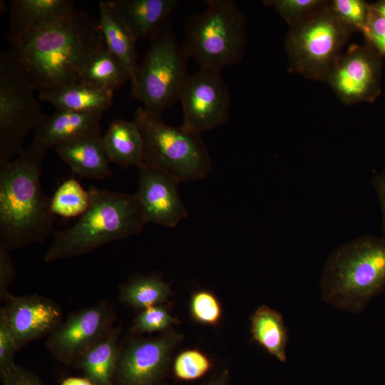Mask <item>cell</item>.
Returning a JSON list of instances; mask_svg holds the SVG:
<instances>
[{
  "mask_svg": "<svg viewBox=\"0 0 385 385\" xmlns=\"http://www.w3.org/2000/svg\"><path fill=\"white\" fill-rule=\"evenodd\" d=\"M10 43L15 61L39 93L78 83L86 64L106 48L98 21L76 9Z\"/></svg>",
  "mask_w": 385,
  "mask_h": 385,
  "instance_id": "6da1fadb",
  "label": "cell"
},
{
  "mask_svg": "<svg viewBox=\"0 0 385 385\" xmlns=\"http://www.w3.org/2000/svg\"><path fill=\"white\" fill-rule=\"evenodd\" d=\"M46 153L31 145L0 166V245L9 250L53 235L51 197L41 183Z\"/></svg>",
  "mask_w": 385,
  "mask_h": 385,
  "instance_id": "7a4b0ae2",
  "label": "cell"
},
{
  "mask_svg": "<svg viewBox=\"0 0 385 385\" xmlns=\"http://www.w3.org/2000/svg\"><path fill=\"white\" fill-rule=\"evenodd\" d=\"M385 289V237L364 235L338 246L324 265L320 295L326 304L361 313Z\"/></svg>",
  "mask_w": 385,
  "mask_h": 385,
  "instance_id": "3957f363",
  "label": "cell"
},
{
  "mask_svg": "<svg viewBox=\"0 0 385 385\" xmlns=\"http://www.w3.org/2000/svg\"><path fill=\"white\" fill-rule=\"evenodd\" d=\"M91 205L71 227L55 232L43 256L46 262L89 253L140 232L146 224L135 194L89 189Z\"/></svg>",
  "mask_w": 385,
  "mask_h": 385,
  "instance_id": "277c9868",
  "label": "cell"
},
{
  "mask_svg": "<svg viewBox=\"0 0 385 385\" xmlns=\"http://www.w3.org/2000/svg\"><path fill=\"white\" fill-rule=\"evenodd\" d=\"M205 11L185 21L183 50L200 68L220 71L237 63L246 44L245 17L232 0H207Z\"/></svg>",
  "mask_w": 385,
  "mask_h": 385,
  "instance_id": "5b68a950",
  "label": "cell"
},
{
  "mask_svg": "<svg viewBox=\"0 0 385 385\" xmlns=\"http://www.w3.org/2000/svg\"><path fill=\"white\" fill-rule=\"evenodd\" d=\"M144 142L143 163L170 175L179 183L205 178L212 167L208 150L200 135L182 126L165 124L138 107L134 114Z\"/></svg>",
  "mask_w": 385,
  "mask_h": 385,
  "instance_id": "8992f818",
  "label": "cell"
},
{
  "mask_svg": "<svg viewBox=\"0 0 385 385\" xmlns=\"http://www.w3.org/2000/svg\"><path fill=\"white\" fill-rule=\"evenodd\" d=\"M151 38V45L136 77L131 83L130 95L145 111L156 116L180 98L190 76L187 60L169 21Z\"/></svg>",
  "mask_w": 385,
  "mask_h": 385,
  "instance_id": "52a82bcc",
  "label": "cell"
},
{
  "mask_svg": "<svg viewBox=\"0 0 385 385\" xmlns=\"http://www.w3.org/2000/svg\"><path fill=\"white\" fill-rule=\"evenodd\" d=\"M329 4L307 20L289 28L284 39L289 72L326 82L343 47L356 31L334 15Z\"/></svg>",
  "mask_w": 385,
  "mask_h": 385,
  "instance_id": "ba28073f",
  "label": "cell"
},
{
  "mask_svg": "<svg viewBox=\"0 0 385 385\" xmlns=\"http://www.w3.org/2000/svg\"><path fill=\"white\" fill-rule=\"evenodd\" d=\"M34 87L15 61L11 50L0 55V166L25 149L29 131L43 118Z\"/></svg>",
  "mask_w": 385,
  "mask_h": 385,
  "instance_id": "9c48e42d",
  "label": "cell"
},
{
  "mask_svg": "<svg viewBox=\"0 0 385 385\" xmlns=\"http://www.w3.org/2000/svg\"><path fill=\"white\" fill-rule=\"evenodd\" d=\"M179 100L183 111L181 126L194 133L201 135L227 120L230 96L220 71L200 68L190 76Z\"/></svg>",
  "mask_w": 385,
  "mask_h": 385,
  "instance_id": "30bf717a",
  "label": "cell"
},
{
  "mask_svg": "<svg viewBox=\"0 0 385 385\" xmlns=\"http://www.w3.org/2000/svg\"><path fill=\"white\" fill-rule=\"evenodd\" d=\"M115 314L106 301L70 314L46 340V346L58 361L73 365L76 359L113 328Z\"/></svg>",
  "mask_w": 385,
  "mask_h": 385,
  "instance_id": "8fae6325",
  "label": "cell"
},
{
  "mask_svg": "<svg viewBox=\"0 0 385 385\" xmlns=\"http://www.w3.org/2000/svg\"><path fill=\"white\" fill-rule=\"evenodd\" d=\"M182 335L168 330L159 336L130 341L120 348L114 385H158Z\"/></svg>",
  "mask_w": 385,
  "mask_h": 385,
  "instance_id": "7c38bea8",
  "label": "cell"
},
{
  "mask_svg": "<svg viewBox=\"0 0 385 385\" xmlns=\"http://www.w3.org/2000/svg\"><path fill=\"white\" fill-rule=\"evenodd\" d=\"M381 58L367 43L351 45L341 55L326 82L346 105L373 102L381 93Z\"/></svg>",
  "mask_w": 385,
  "mask_h": 385,
  "instance_id": "4fadbf2b",
  "label": "cell"
},
{
  "mask_svg": "<svg viewBox=\"0 0 385 385\" xmlns=\"http://www.w3.org/2000/svg\"><path fill=\"white\" fill-rule=\"evenodd\" d=\"M0 319L9 327L19 348L48 336L63 322L61 307L38 294L14 296L11 293L0 309Z\"/></svg>",
  "mask_w": 385,
  "mask_h": 385,
  "instance_id": "5bb4252c",
  "label": "cell"
},
{
  "mask_svg": "<svg viewBox=\"0 0 385 385\" xmlns=\"http://www.w3.org/2000/svg\"><path fill=\"white\" fill-rule=\"evenodd\" d=\"M135 197L146 223L174 227L188 215L178 192L179 182L167 173L142 163Z\"/></svg>",
  "mask_w": 385,
  "mask_h": 385,
  "instance_id": "9a60e30c",
  "label": "cell"
},
{
  "mask_svg": "<svg viewBox=\"0 0 385 385\" xmlns=\"http://www.w3.org/2000/svg\"><path fill=\"white\" fill-rule=\"evenodd\" d=\"M102 112L58 110L45 115L36 126L31 146L46 153L70 139L100 132Z\"/></svg>",
  "mask_w": 385,
  "mask_h": 385,
  "instance_id": "2e32d148",
  "label": "cell"
},
{
  "mask_svg": "<svg viewBox=\"0 0 385 385\" xmlns=\"http://www.w3.org/2000/svg\"><path fill=\"white\" fill-rule=\"evenodd\" d=\"M59 157L80 177L101 180L112 175L101 132L81 135L55 147Z\"/></svg>",
  "mask_w": 385,
  "mask_h": 385,
  "instance_id": "e0dca14e",
  "label": "cell"
},
{
  "mask_svg": "<svg viewBox=\"0 0 385 385\" xmlns=\"http://www.w3.org/2000/svg\"><path fill=\"white\" fill-rule=\"evenodd\" d=\"M178 0H112L108 3L136 41L153 37L169 21Z\"/></svg>",
  "mask_w": 385,
  "mask_h": 385,
  "instance_id": "ac0fdd59",
  "label": "cell"
},
{
  "mask_svg": "<svg viewBox=\"0 0 385 385\" xmlns=\"http://www.w3.org/2000/svg\"><path fill=\"white\" fill-rule=\"evenodd\" d=\"M70 0H12L10 2L11 41L29 31L66 16L74 10Z\"/></svg>",
  "mask_w": 385,
  "mask_h": 385,
  "instance_id": "d6986e66",
  "label": "cell"
},
{
  "mask_svg": "<svg viewBox=\"0 0 385 385\" xmlns=\"http://www.w3.org/2000/svg\"><path fill=\"white\" fill-rule=\"evenodd\" d=\"M120 328L113 327L103 339L93 345L74 361L84 376L93 385H114L119 356Z\"/></svg>",
  "mask_w": 385,
  "mask_h": 385,
  "instance_id": "ffe728a7",
  "label": "cell"
},
{
  "mask_svg": "<svg viewBox=\"0 0 385 385\" xmlns=\"http://www.w3.org/2000/svg\"><path fill=\"white\" fill-rule=\"evenodd\" d=\"M98 24L106 48L125 66L133 83L139 64L136 52V40L119 19L108 1L98 2Z\"/></svg>",
  "mask_w": 385,
  "mask_h": 385,
  "instance_id": "44dd1931",
  "label": "cell"
},
{
  "mask_svg": "<svg viewBox=\"0 0 385 385\" xmlns=\"http://www.w3.org/2000/svg\"><path fill=\"white\" fill-rule=\"evenodd\" d=\"M103 142L110 162L125 167L143 163L144 142L134 120H114L103 135Z\"/></svg>",
  "mask_w": 385,
  "mask_h": 385,
  "instance_id": "7402d4cb",
  "label": "cell"
},
{
  "mask_svg": "<svg viewBox=\"0 0 385 385\" xmlns=\"http://www.w3.org/2000/svg\"><path fill=\"white\" fill-rule=\"evenodd\" d=\"M114 92L81 83H73L57 91L40 93L39 100L58 110L102 112L111 107Z\"/></svg>",
  "mask_w": 385,
  "mask_h": 385,
  "instance_id": "603a6c76",
  "label": "cell"
},
{
  "mask_svg": "<svg viewBox=\"0 0 385 385\" xmlns=\"http://www.w3.org/2000/svg\"><path fill=\"white\" fill-rule=\"evenodd\" d=\"M252 340L278 361L287 360L288 332L282 315L267 306L259 307L251 317Z\"/></svg>",
  "mask_w": 385,
  "mask_h": 385,
  "instance_id": "cb8c5ba5",
  "label": "cell"
},
{
  "mask_svg": "<svg viewBox=\"0 0 385 385\" xmlns=\"http://www.w3.org/2000/svg\"><path fill=\"white\" fill-rule=\"evenodd\" d=\"M130 78L123 63L104 48L86 64L78 83L115 92Z\"/></svg>",
  "mask_w": 385,
  "mask_h": 385,
  "instance_id": "d4e9b609",
  "label": "cell"
},
{
  "mask_svg": "<svg viewBox=\"0 0 385 385\" xmlns=\"http://www.w3.org/2000/svg\"><path fill=\"white\" fill-rule=\"evenodd\" d=\"M170 294L169 283L155 275L136 277L119 286L121 303L140 310L163 304Z\"/></svg>",
  "mask_w": 385,
  "mask_h": 385,
  "instance_id": "484cf974",
  "label": "cell"
},
{
  "mask_svg": "<svg viewBox=\"0 0 385 385\" xmlns=\"http://www.w3.org/2000/svg\"><path fill=\"white\" fill-rule=\"evenodd\" d=\"M91 193L74 178L62 182L51 197V210L54 215L65 218L82 215L91 205Z\"/></svg>",
  "mask_w": 385,
  "mask_h": 385,
  "instance_id": "4316f807",
  "label": "cell"
},
{
  "mask_svg": "<svg viewBox=\"0 0 385 385\" xmlns=\"http://www.w3.org/2000/svg\"><path fill=\"white\" fill-rule=\"evenodd\" d=\"M265 6L272 7L287 23L289 28L307 20L326 7L324 0H265Z\"/></svg>",
  "mask_w": 385,
  "mask_h": 385,
  "instance_id": "83f0119b",
  "label": "cell"
},
{
  "mask_svg": "<svg viewBox=\"0 0 385 385\" xmlns=\"http://www.w3.org/2000/svg\"><path fill=\"white\" fill-rule=\"evenodd\" d=\"M210 359L198 349H187L175 359L173 370L175 376L184 381H191L205 376L212 368Z\"/></svg>",
  "mask_w": 385,
  "mask_h": 385,
  "instance_id": "f1b7e54d",
  "label": "cell"
},
{
  "mask_svg": "<svg viewBox=\"0 0 385 385\" xmlns=\"http://www.w3.org/2000/svg\"><path fill=\"white\" fill-rule=\"evenodd\" d=\"M179 321L171 315L168 306L155 305L143 310L135 317L131 331L135 333L165 332Z\"/></svg>",
  "mask_w": 385,
  "mask_h": 385,
  "instance_id": "f546056e",
  "label": "cell"
},
{
  "mask_svg": "<svg viewBox=\"0 0 385 385\" xmlns=\"http://www.w3.org/2000/svg\"><path fill=\"white\" fill-rule=\"evenodd\" d=\"M190 312L197 322L208 326H215L221 320L222 311L217 298L210 292H195L190 301Z\"/></svg>",
  "mask_w": 385,
  "mask_h": 385,
  "instance_id": "4dcf8cb0",
  "label": "cell"
},
{
  "mask_svg": "<svg viewBox=\"0 0 385 385\" xmlns=\"http://www.w3.org/2000/svg\"><path fill=\"white\" fill-rule=\"evenodd\" d=\"M329 6L338 19L356 31H361L371 11V4L363 0H332Z\"/></svg>",
  "mask_w": 385,
  "mask_h": 385,
  "instance_id": "1f68e13d",
  "label": "cell"
},
{
  "mask_svg": "<svg viewBox=\"0 0 385 385\" xmlns=\"http://www.w3.org/2000/svg\"><path fill=\"white\" fill-rule=\"evenodd\" d=\"M366 43L381 57H385V18L371 4V11L364 26L361 30Z\"/></svg>",
  "mask_w": 385,
  "mask_h": 385,
  "instance_id": "d6a6232c",
  "label": "cell"
},
{
  "mask_svg": "<svg viewBox=\"0 0 385 385\" xmlns=\"http://www.w3.org/2000/svg\"><path fill=\"white\" fill-rule=\"evenodd\" d=\"M19 349L11 331L6 324L0 319V374L16 366L14 356Z\"/></svg>",
  "mask_w": 385,
  "mask_h": 385,
  "instance_id": "836d02e7",
  "label": "cell"
},
{
  "mask_svg": "<svg viewBox=\"0 0 385 385\" xmlns=\"http://www.w3.org/2000/svg\"><path fill=\"white\" fill-rule=\"evenodd\" d=\"M9 251L6 247L0 245V300L1 302H4L10 294L8 287L16 276Z\"/></svg>",
  "mask_w": 385,
  "mask_h": 385,
  "instance_id": "e575fe53",
  "label": "cell"
},
{
  "mask_svg": "<svg viewBox=\"0 0 385 385\" xmlns=\"http://www.w3.org/2000/svg\"><path fill=\"white\" fill-rule=\"evenodd\" d=\"M2 385H45L34 373L16 366L1 374Z\"/></svg>",
  "mask_w": 385,
  "mask_h": 385,
  "instance_id": "d590c367",
  "label": "cell"
},
{
  "mask_svg": "<svg viewBox=\"0 0 385 385\" xmlns=\"http://www.w3.org/2000/svg\"><path fill=\"white\" fill-rule=\"evenodd\" d=\"M375 188L381 210V229L383 236L385 237V172L376 175L373 179Z\"/></svg>",
  "mask_w": 385,
  "mask_h": 385,
  "instance_id": "8d00e7d4",
  "label": "cell"
},
{
  "mask_svg": "<svg viewBox=\"0 0 385 385\" xmlns=\"http://www.w3.org/2000/svg\"><path fill=\"white\" fill-rule=\"evenodd\" d=\"M61 385H93V384L85 376L84 377L71 376V377L65 378L61 382Z\"/></svg>",
  "mask_w": 385,
  "mask_h": 385,
  "instance_id": "74e56055",
  "label": "cell"
},
{
  "mask_svg": "<svg viewBox=\"0 0 385 385\" xmlns=\"http://www.w3.org/2000/svg\"><path fill=\"white\" fill-rule=\"evenodd\" d=\"M230 375L227 370H224L218 376L205 385H228Z\"/></svg>",
  "mask_w": 385,
  "mask_h": 385,
  "instance_id": "f35d334b",
  "label": "cell"
},
{
  "mask_svg": "<svg viewBox=\"0 0 385 385\" xmlns=\"http://www.w3.org/2000/svg\"><path fill=\"white\" fill-rule=\"evenodd\" d=\"M371 6L385 18V0L379 1Z\"/></svg>",
  "mask_w": 385,
  "mask_h": 385,
  "instance_id": "ab89813d",
  "label": "cell"
}]
</instances>
